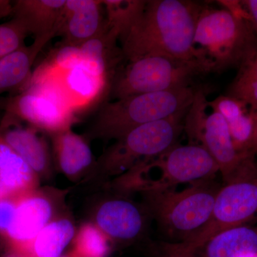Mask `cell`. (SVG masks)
<instances>
[{
	"label": "cell",
	"instance_id": "44dd1931",
	"mask_svg": "<svg viewBox=\"0 0 257 257\" xmlns=\"http://www.w3.org/2000/svg\"><path fill=\"white\" fill-rule=\"evenodd\" d=\"M199 251L204 257H255L257 226H240L226 230L216 235L196 252Z\"/></svg>",
	"mask_w": 257,
	"mask_h": 257
},
{
	"label": "cell",
	"instance_id": "52a82bcc",
	"mask_svg": "<svg viewBox=\"0 0 257 257\" xmlns=\"http://www.w3.org/2000/svg\"><path fill=\"white\" fill-rule=\"evenodd\" d=\"M189 109L167 119L142 125L116 140L101 156L99 170L106 176H122L139 164L177 145Z\"/></svg>",
	"mask_w": 257,
	"mask_h": 257
},
{
	"label": "cell",
	"instance_id": "d6986e66",
	"mask_svg": "<svg viewBox=\"0 0 257 257\" xmlns=\"http://www.w3.org/2000/svg\"><path fill=\"white\" fill-rule=\"evenodd\" d=\"M50 40L35 39L31 45H25L0 60V94L23 90L31 78L37 56Z\"/></svg>",
	"mask_w": 257,
	"mask_h": 257
},
{
	"label": "cell",
	"instance_id": "ba28073f",
	"mask_svg": "<svg viewBox=\"0 0 257 257\" xmlns=\"http://www.w3.org/2000/svg\"><path fill=\"white\" fill-rule=\"evenodd\" d=\"M257 214V178L240 181L221 187L209 220L189 239L169 244L175 257H189L216 235L243 226Z\"/></svg>",
	"mask_w": 257,
	"mask_h": 257
},
{
	"label": "cell",
	"instance_id": "4316f807",
	"mask_svg": "<svg viewBox=\"0 0 257 257\" xmlns=\"http://www.w3.org/2000/svg\"><path fill=\"white\" fill-rule=\"evenodd\" d=\"M256 113L257 111L250 109L249 111H246L239 117L227 123L235 149L241 155H247L254 130Z\"/></svg>",
	"mask_w": 257,
	"mask_h": 257
},
{
	"label": "cell",
	"instance_id": "83f0119b",
	"mask_svg": "<svg viewBox=\"0 0 257 257\" xmlns=\"http://www.w3.org/2000/svg\"><path fill=\"white\" fill-rule=\"evenodd\" d=\"M30 33L20 20L13 18L0 24V60L25 46V40Z\"/></svg>",
	"mask_w": 257,
	"mask_h": 257
},
{
	"label": "cell",
	"instance_id": "7402d4cb",
	"mask_svg": "<svg viewBox=\"0 0 257 257\" xmlns=\"http://www.w3.org/2000/svg\"><path fill=\"white\" fill-rule=\"evenodd\" d=\"M76 232L72 219L61 214L37 234L28 249L22 253L28 257H61L73 241Z\"/></svg>",
	"mask_w": 257,
	"mask_h": 257
},
{
	"label": "cell",
	"instance_id": "3957f363",
	"mask_svg": "<svg viewBox=\"0 0 257 257\" xmlns=\"http://www.w3.org/2000/svg\"><path fill=\"white\" fill-rule=\"evenodd\" d=\"M197 89L193 87L136 94L105 101L89 131L93 138L117 140L134 128L187 110Z\"/></svg>",
	"mask_w": 257,
	"mask_h": 257
},
{
	"label": "cell",
	"instance_id": "f546056e",
	"mask_svg": "<svg viewBox=\"0 0 257 257\" xmlns=\"http://www.w3.org/2000/svg\"><path fill=\"white\" fill-rule=\"evenodd\" d=\"M19 195L9 196L0 199V236L4 238L11 224Z\"/></svg>",
	"mask_w": 257,
	"mask_h": 257
},
{
	"label": "cell",
	"instance_id": "d590c367",
	"mask_svg": "<svg viewBox=\"0 0 257 257\" xmlns=\"http://www.w3.org/2000/svg\"><path fill=\"white\" fill-rule=\"evenodd\" d=\"M255 257H257V256H255Z\"/></svg>",
	"mask_w": 257,
	"mask_h": 257
},
{
	"label": "cell",
	"instance_id": "e575fe53",
	"mask_svg": "<svg viewBox=\"0 0 257 257\" xmlns=\"http://www.w3.org/2000/svg\"><path fill=\"white\" fill-rule=\"evenodd\" d=\"M61 257H80L77 254L74 250H72V251H69V252L64 253V254L62 255Z\"/></svg>",
	"mask_w": 257,
	"mask_h": 257
},
{
	"label": "cell",
	"instance_id": "484cf974",
	"mask_svg": "<svg viewBox=\"0 0 257 257\" xmlns=\"http://www.w3.org/2000/svg\"><path fill=\"white\" fill-rule=\"evenodd\" d=\"M79 46L62 45L55 49L48 57L32 72V76H41L72 68L82 62Z\"/></svg>",
	"mask_w": 257,
	"mask_h": 257
},
{
	"label": "cell",
	"instance_id": "f1b7e54d",
	"mask_svg": "<svg viewBox=\"0 0 257 257\" xmlns=\"http://www.w3.org/2000/svg\"><path fill=\"white\" fill-rule=\"evenodd\" d=\"M208 106L221 115L227 123L246 112L248 107L241 101L227 95L219 96L213 101H208Z\"/></svg>",
	"mask_w": 257,
	"mask_h": 257
},
{
	"label": "cell",
	"instance_id": "836d02e7",
	"mask_svg": "<svg viewBox=\"0 0 257 257\" xmlns=\"http://www.w3.org/2000/svg\"><path fill=\"white\" fill-rule=\"evenodd\" d=\"M6 257H28L24 253L15 252V251H11L10 254H8Z\"/></svg>",
	"mask_w": 257,
	"mask_h": 257
},
{
	"label": "cell",
	"instance_id": "603a6c76",
	"mask_svg": "<svg viewBox=\"0 0 257 257\" xmlns=\"http://www.w3.org/2000/svg\"><path fill=\"white\" fill-rule=\"evenodd\" d=\"M147 3L146 0H102L106 30L119 42L122 40L141 18Z\"/></svg>",
	"mask_w": 257,
	"mask_h": 257
},
{
	"label": "cell",
	"instance_id": "9a60e30c",
	"mask_svg": "<svg viewBox=\"0 0 257 257\" xmlns=\"http://www.w3.org/2000/svg\"><path fill=\"white\" fill-rule=\"evenodd\" d=\"M41 132L32 126H23L16 120L4 116L0 135L39 177L50 175L51 155Z\"/></svg>",
	"mask_w": 257,
	"mask_h": 257
},
{
	"label": "cell",
	"instance_id": "5b68a950",
	"mask_svg": "<svg viewBox=\"0 0 257 257\" xmlns=\"http://www.w3.org/2000/svg\"><path fill=\"white\" fill-rule=\"evenodd\" d=\"M207 106L204 93H196L184 120L189 138L202 145L215 160L225 184L257 178L254 157L236 151L226 120L215 111L206 114Z\"/></svg>",
	"mask_w": 257,
	"mask_h": 257
},
{
	"label": "cell",
	"instance_id": "cb8c5ba5",
	"mask_svg": "<svg viewBox=\"0 0 257 257\" xmlns=\"http://www.w3.org/2000/svg\"><path fill=\"white\" fill-rule=\"evenodd\" d=\"M226 95L241 101L251 110L257 111V52L240 67L237 75L228 88Z\"/></svg>",
	"mask_w": 257,
	"mask_h": 257
},
{
	"label": "cell",
	"instance_id": "2e32d148",
	"mask_svg": "<svg viewBox=\"0 0 257 257\" xmlns=\"http://www.w3.org/2000/svg\"><path fill=\"white\" fill-rule=\"evenodd\" d=\"M54 158L59 170L72 179L90 170L94 156L87 140L72 131V128L51 135Z\"/></svg>",
	"mask_w": 257,
	"mask_h": 257
},
{
	"label": "cell",
	"instance_id": "7c38bea8",
	"mask_svg": "<svg viewBox=\"0 0 257 257\" xmlns=\"http://www.w3.org/2000/svg\"><path fill=\"white\" fill-rule=\"evenodd\" d=\"M48 83L76 115L90 109L109 95L111 80L84 62L60 72L32 76L29 82ZM28 82V83H29Z\"/></svg>",
	"mask_w": 257,
	"mask_h": 257
},
{
	"label": "cell",
	"instance_id": "e0dca14e",
	"mask_svg": "<svg viewBox=\"0 0 257 257\" xmlns=\"http://www.w3.org/2000/svg\"><path fill=\"white\" fill-rule=\"evenodd\" d=\"M66 0H17L13 18L20 20L35 39L53 38Z\"/></svg>",
	"mask_w": 257,
	"mask_h": 257
},
{
	"label": "cell",
	"instance_id": "9c48e42d",
	"mask_svg": "<svg viewBox=\"0 0 257 257\" xmlns=\"http://www.w3.org/2000/svg\"><path fill=\"white\" fill-rule=\"evenodd\" d=\"M145 164L149 169L155 170L156 175L138 179L122 189L141 192L166 190L180 184L212 179L219 172L217 164L209 152L202 145L194 143L175 145Z\"/></svg>",
	"mask_w": 257,
	"mask_h": 257
},
{
	"label": "cell",
	"instance_id": "4fadbf2b",
	"mask_svg": "<svg viewBox=\"0 0 257 257\" xmlns=\"http://www.w3.org/2000/svg\"><path fill=\"white\" fill-rule=\"evenodd\" d=\"M152 218L145 205L126 198L113 197L101 202L92 221L111 241L128 243L141 237Z\"/></svg>",
	"mask_w": 257,
	"mask_h": 257
},
{
	"label": "cell",
	"instance_id": "ffe728a7",
	"mask_svg": "<svg viewBox=\"0 0 257 257\" xmlns=\"http://www.w3.org/2000/svg\"><path fill=\"white\" fill-rule=\"evenodd\" d=\"M117 37L106 28L99 35L79 46L82 62L112 82L115 74L124 61Z\"/></svg>",
	"mask_w": 257,
	"mask_h": 257
},
{
	"label": "cell",
	"instance_id": "30bf717a",
	"mask_svg": "<svg viewBox=\"0 0 257 257\" xmlns=\"http://www.w3.org/2000/svg\"><path fill=\"white\" fill-rule=\"evenodd\" d=\"M5 116L28 123L29 126L50 134L72 128L77 115L48 83L29 82L5 104Z\"/></svg>",
	"mask_w": 257,
	"mask_h": 257
},
{
	"label": "cell",
	"instance_id": "8992f818",
	"mask_svg": "<svg viewBox=\"0 0 257 257\" xmlns=\"http://www.w3.org/2000/svg\"><path fill=\"white\" fill-rule=\"evenodd\" d=\"M208 73L201 62L169 56H145L126 62L115 74L109 95L122 99L136 94L192 87L198 76Z\"/></svg>",
	"mask_w": 257,
	"mask_h": 257
},
{
	"label": "cell",
	"instance_id": "6da1fadb",
	"mask_svg": "<svg viewBox=\"0 0 257 257\" xmlns=\"http://www.w3.org/2000/svg\"><path fill=\"white\" fill-rule=\"evenodd\" d=\"M203 7L187 0L147 1L141 18L120 41L124 60L160 55L198 61L206 67L194 44Z\"/></svg>",
	"mask_w": 257,
	"mask_h": 257
},
{
	"label": "cell",
	"instance_id": "5bb4252c",
	"mask_svg": "<svg viewBox=\"0 0 257 257\" xmlns=\"http://www.w3.org/2000/svg\"><path fill=\"white\" fill-rule=\"evenodd\" d=\"M101 0H66L55 37H63L64 45L80 46L105 28Z\"/></svg>",
	"mask_w": 257,
	"mask_h": 257
},
{
	"label": "cell",
	"instance_id": "ac0fdd59",
	"mask_svg": "<svg viewBox=\"0 0 257 257\" xmlns=\"http://www.w3.org/2000/svg\"><path fill=\"white\" fill-rule=\"evenodd\" d=\"M40 177L0 135V199L38 188Z\"/></svg>",
	"mask_w": 257,
	"mask_h": 257
},
{
	"label": "cell",
	"instance_id": "277c9868",
	"mask_svg": "<svg viewBox=\"0 0 257 257\" xmlns=\"http://www.w3.org/2000/svg\"><path fill=\"white\" fill-rule=\"evenodd\" d=\"M204 179L182 191L175 188L142 192L145 207L161 232L182 243L202 229L210 217L221 187Z\"/></svg>",
	"mask_w": 257,
	"mask_h": 257
},
{
	"label": "cell",
	"instance_id": "d4e9b609",
	"mask_svg": "<svg viewBox=\"0 0 257 257\" xmlns=\"http://www.w3.org/2000/svg\"><path fill=\"white\" fill-rule=\"evenodd\" d=\"M111 241L93 222L83 224L76 232L73 249L80 257H107Z\"/></svg>",
	"mask_w": 257,
	"mask_h": 257
},
{
	"label": "cell",
	"instance_id": "d6a6232c",
	"mask_svg": "<svg viewBox=\"0 0 257 257\" xmlns=\"http://www.w3.org/2000/svg\"><path fill=\"white\" fill-rule=\"evenodd\" d=\"M257 154V113L256 116V121H255L254 130L252 138H251V143L247 150V155L251 157H255Z\"/></svg>",
	"mask_w": 257,
	"mask_h": 257
},
{
	"label": "cell",
	"instance_id": "8fae6325",
	"mask_svg": "<svg viewBox=\"0 0 257 257\" xmlns=\"http://www.w3.org/2000/svg\"><path fill=\"white\" fill-rule=\"evenodd\" d=\"M62 192L37 188L20 194L9 229L4 236L11 251L24 253L47 224L61 214Z\"/></svg>",
	"mask_w": 257,
	"mask_h": 257
},
{
	"label": "cell",
	"instance_id": "4dcf8cb0",
	"mask_svg": "<svg viewBox=\"0 0 257 257\" xmlns=\"http://www.w3.org/2000/svg\"><path fill=\"white\" fill-rule=\"evenodd\" d=\"M241 3L248 15V23L257 34V0H246Z\"/></svg>",
	"mask_w": 257,
	"mask_h": 257
},
{
	"label": "cell",
	"instance_id": "1f68e13d",
	"mask_svg": "<svg viewBox=\"0 0 257 257\" xmlns=\"http://www.w3.org/2000/svg\"><path fill=\"white\" fill-rule=\"evenodd\" d=\"M13 13V3L9 0H0V20Z\"/></svg>",
	"mask_w": 257,
	"mask_h": 257
},
{
	"label": "cell",
	"instance_id": "7a4b0ae2",
	"mask_svg": "<svg viewBox=\"0 0 257 257\" xmlns=\"http://www.w3.org/2000/svg\"><path fill=\"white\" fill-rule=\"evenodd\" d=\"M194 44L209 72L240 67L257 52L256 33L247 20L225 9L203 7Z\"/></svg>",
	"mask_w": 257,
	"mask_h": 257
}]
</instances>
